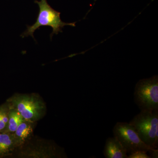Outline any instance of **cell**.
I'll return each mask as SVG.
<instances>
[{
    "instance_id": "7c38bea8",
    "label": "cell",
    "mask_w": 158,
    "mask_h": 158,
    "mask_svg": "<svg viewBox=\"0 0 158 158\" xmlns=\"http://www.w3.org/2000/svg\"><path fill=\"white\" fill-rule=\"evenodd\" d=\"M127 158H151L148 155L147 152L144 151H137L128 155Z\"/></svg>"
},
{
    "instance_id": "52a82bcc",
    "label": "cell",
    "mask_w": 158,
    "mask_h": 158,
    "mask_svg": "<svg viewBox=\"0 0 158 158\" xmlns=\"http://www.w3.org/2000/svg\"><path fill=\"white\" fill-rule=\"evenodd\" d=\"M16 135L21 140L26 139L32 132V128L30 125L23 122L18 126L15 131Z\"/></svg>"
},
{
    "instance_id": "5b68a950",
    "label": "cell",
    "mask_w": 158,
    "mask_h": 158,
    "mask_svg": "<svg viewBox=\"0 0 158 158\" xmlns=\"http://www.w3.org/2000/svg\"><path fill=\"white\" fill-rule=\"evenodd\" d=\"M103 154L106 158H127V153L115 137L106 139Z\"/></svg>"
},
{
    "instance_id": "4fadbf2b",
    "label": "cell",
    "mask_w": 158,
    "mask_h": 158,
    "mask_svg": "<svg viewBox=\"0 0 158 158\" xmlns=\"http://www.w3.org/2000/svg\"><path fill=\"white\" fill-rule=\"evenodd\" d=\"M151 154V158H158V150L155 149L154 150L152 151Z\"/></svg>"
},
{
    "instance_id": "8fae6325",
    "label": "cell",
    "mask_w": 158,
    "mask_h": 158,
    "mask_svg": "<svg viewBox=\"0 0 158 158\" xmlns=\"http://www.w3.org/2000/svg\"><path fill=\"white\" fill-rule=\"evenodd\" d=\"M34 102L33 100H31L26 99L22 100L21 101L19 102L17 104L18 111L20 113L25 110L27 107L30 106L32 104L34 103Z\"/></svg>"
},
{
    "instance_id": "30bf717a",
    "label": "cell",
    "mask_w": 158,
    "mask_h": 158,
    "mask_svg": "<svg viewBox=\"0 0 158 158\" xmlns=\"http://www.w3.org/2000/svg\"><path fill=\"white\" fill-rule=\"evenodd\" d=\"M9 121V116L4 108H0V131L6 127Z\"/></svg>"
},
{
    "instance_id": "ba28073f",
    "label": "cell",
    "mask_w": 158,
    "mask_h": 158,
    "mask_svg": "<svg viewBox=\"0 0 158 158\" xmlns=\"http://www.w3.org/2000/svg\"><path fill=\"white\" fill-rule=\"evenodd\" d=\"M10 136L7 134H0V154L8 152L12 144Z\"/></svg>"
},
{
    "instance_id": "277c9868",
    "label": "cell",
    "mask_w": 158,
    "mask_h": 158,
    "mask_svg": "<svg viewBox=\"0 0 158 158\" xmlns=\"http://www.w3.org/2000/svg\"><path fill=\"white\" fill-rule=\"evenodd\" d=\"M114 137L120 142L129 155L137 151L151 152L152 148L143 142L129 123L117 122L113 130Z\"/></svg>"
},
{
    "instance_id": "9c48e42d",
    "label": "cell",
    "mask_w": 158,
    "mask_h": 158,
    "mask_svg": "<svg viewBox=\"0 0 158 158\" xmlns=\"http://www.w3.org/2000/svg\"><path fill=\"white\" fill-rule=\"evenodd\" d=\"M37 106L36 103L34 102L23 110L20 113L23 118L25 119H29L34 118L37 114Z\"/></svg>"
},
{
    "instance_id": "3957f363",
    "label": "cell",
    "mask_w": 158,
    "mask_h": 158,
    "mask_svg": "<svg viewBox=\"0 0 158 158\" xmlns=\"http://www.w3.org/2000/svg\"><path fill=\"white\" fill-rule=\"evenodd\" d=\"M134 98L141 111L158 110V76L140 80L135 85Z\"/></svg>"
},
{
    "instance_id": "8992f818",
    "label": "cell",
    "mask_w": 158,
    "mask_h": 158,
    "mask_svg": "<svg viewBox=\"0 0 158 158\" xmlns=\"http://www.w3.org/2000/svg\"><path fill=\"white\" fill-rule=\"evenodd\" d=\"M23 117L18 111H11L9 114L8 128L11 132H15L23 121Z\"/></svg>"
},
{
    "instance_id": "7a4b0ae2",
    "label": "cell",
    "mask_w": 158,
    "mask_h": 158,
    "mask_svg": "<svg viewBox=\"0 0 158 158\" xmlns=\"http://www.w3.org/2000/svg\"><path fill=\"white\" fill-rule=\"evenodd\" d=\"M129 123L145 144L158 149V110L141 111Z\"/></svg>"
},
{
    "instance_id": "6da1fadb",
    "label": "cell",
    "mask_w": 158,
    "mask_h": 158,
    "mask_svg": "<svg viewBox=\"0 0 158 158\" xmlns=\"http://www.w3.org/2000/svg\"><path fill=\"white\" fill-rule=\"evenodd\" d=\"M34 2L39 6V11L36 22L32 26H27V29L21 35L24 38L31 36L34 38L35 31L41 27H50L52 29L50 34L51 40L54 34L62 32V29L65 26L75 27L76 23H66L62 21L60 18L61 13L53 9L47 0H35Z\"/></svg>"
}]
</instances>
